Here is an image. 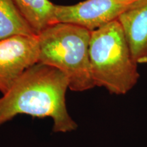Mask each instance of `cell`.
Listing matches in <instances>:
<instances>
[{"instance_id": "cell-1", "label": "cell", "mask_w": 147, "mask_h": 147, "mask_svg": "<svg viewBox=\"0 0 147 147\" xmlns=\"http://www.w3.org/2000/svg\"><path fill=\"white\" fill-rule=\"evenodd\" d=\"M68 80L63 72L37 63L27 69L0 97V126L19 115L50 117L53 131H75L78 125L67 111L65 95Z\"/></svg>"}, {"instance_id": "cell-2", "label": "cell", "mask_w": 147, "mask_h": 147, "mask_svg": "<svg viewBox=\"0 0 147 147\" xmlns=\"http://www.w3.org/2000/svg\"><path fill=\"white\" fill-rule=\"evenodd\" d=\"M89 55L95 87L110 94L125 95L140 78L137 62L131 54L118 20L91 32Z\"/></svg>"}, {"instance_id": "cell-3", "label": "cell", "mask_w": 147, "mask_h": 147, "mask_svg": "<svg viewBox=\"0 0 147 147\" xmlns=\"http://www.w3.org/2000/svg\"><path fill=\"white\" fill-rule=\"evenodd\" d=\"M91 32L74 24L57 23L38 35V63L63 72L72 91L82 92L95 87L89 55Z\"/></svg>"}, {"instance_id": "cell-4", "label": "cell", "mask_w": 147, "mask_h": 147, "mask_svg": "<svg viewBox=\"0 0 147 147\" xmlns=\"http://www.w3.org/2000/svg\"><path fill=\"white\" fill-rule=\"evenodd\" d=\"M140 0H84L73 5H56V23H70L96 30L116 20Z\"/></svg>"}, {"instance_id": "cell-5", "label": "cell", "mask_w": 147, "mask_h": 147, "mask_svg": "<svg viewBox=\"0 0 147 147\" xmlns=\"http://www.w3.org/2000/svg\"><path fill=\"white\" fill-rule=\"evenodd\" d=\"M38 59V36L16 35L0 40V92L8 91Z\"/></svg>"}, {"instance_id": "cell-6", "label": "cell", "mask_w": 147, "mask_h": 147, "mask_svg": "<svg viewBox=\"0 0 147 147\" xmlns=\"http://www.w3.org/2000/svg\"><path fill=\"white\" fill-rule=\"evenodd\" d=\"M118 21L134 59L138 64L147 63V0H140Z\"/></svg>"}, {"instance_id": "cell-7", "label": "cell", "mask_w": 147, "mask_h": 147, "mask_svg": "<svg viewBox=\"0 0 147 147\" xmlns=\"http://www.w3.org/2000/svg\"><path fill=\"white\" fill-rule=\"evenodd\" d=\"M22 16L38 36L55 21L56 4L49 0H13Z\"/></svg>"}, {"instance_id": "cell-8", "label": "cell", "mask_w": 147, "mask_h": 147, "mask_svg": "<svg viewBox=\"0 0 147 147\" xmlns=\"http://www.w3.org/2000/svg\"><path fill=\"white\" fill-rule=\"evenodd\" d=\"M16 35L37 36L13 0H0V40Z\"/></svg>"}]
</instances>
